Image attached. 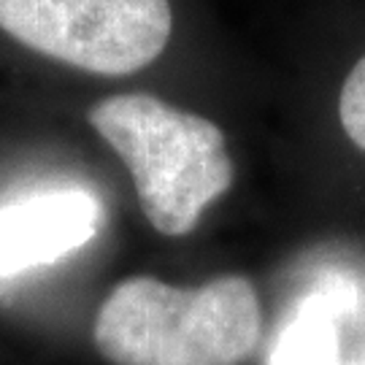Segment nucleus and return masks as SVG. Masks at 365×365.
I'll list each match as a JSON object with an SVG mask.
<instances>
[{
    "instance_id": "nucleus-1",
    "label": "nucleus",
    "mask_w": 365,
    "mask_h": 365,
    "mask_svg": "<svg viewBox=\"0 0 365 365\" xmlns=\"http://www.w3.org/2000/svg\"><path fill=\"white\" fill-rule=\"evenodd\" d=\"M262 303L247 276L170 287L130 276L98 309L92 341L111 365H241L260 346Z\"/></svg>"
},
{
    "instance_id": "nucleus-5",
    "label": "nucleus",
    "mask_w": 365,
    "mask_h": 365,
    "mask_svg": "<svg viewBox=\"0 0 365 365\" xmlns=\"http://www.w3.org/2000/svg\"><path fill=\"white\" fill-rule=\"evenodd\" d=\"M339 119L349 141L365 152V57H360L341 87Z\"/></svg>"
},
{
    "instance_id": "nucleus-2",
    "label": "nucleus",
    "mask_w": 365,
    "mask_h": 365,
    "mask_svg": "<svg viewBox=\"0 0 365 365\" xmlns=\"http://www.w3.org/2000/svg\"><path fill=\"white\" fill-rule=\"evenodd\" d=\"M90 125L128 165L157 233H192L203 211L233 184L225 133L163 98L146 92L103 98L90 108Z\"/></svg>"
},
{
    "instance_id": "nucleus-3",
    "label": "nucleus",
    "mask_w": 365,
    "mask_h": 365,
    "mask_svg": "<svg viewBox=\"0 0 365 365\" xmlns=\"http://www.w3.org/2000/svg\"><path fill=\"white\" fill-rule=\"evenodd\" d=\"M0 30L98 76L152 66L173 30L170 0H0Z\"/></svg>"
},
{
    "instance_id": "nucleus-4",
    "label": "nucleus",
    "mask_w": 365,
    "mask_h": 365,
    "mask_svg": "<svg viewBox=\"0 0 365 365\" xmlns=\"http://www.w3.org/2000/svg\"><path fill=\"white\" fill-rule=\"evenodd\" d=\"M98 222V197L78 187L43 190L0 206V279L63 260L90 244Z\"/></svg>"
}]
</instances>
